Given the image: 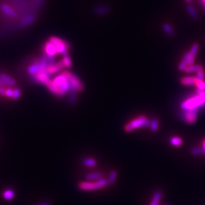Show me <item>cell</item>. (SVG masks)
Returning a JSON list of instances; mask_svg holds the SVG:
<instances>
[{
    "instance_id": "20",
    "label": "cell",
    "mask_w": 205,
    "mask_h": 205,
    "mask_svg": "<svg viewBox=\"0 0 205 205\" xmlns=\"http://www.w3.org/2000/svg\"><path fill=\"white\" fill-rule=\"evenodd\" d=\"M86 178L90 181L98 180L103 178V174L100 172H92L88 173L86 175Z\"/></svg>"
},
{
    "instance_id": "18",
    "label": "cell",
    "mask_w": 205,
    "mask_h": 205,
    "mask_svg": "<svg viewBox=\"0 0 205 205\" xmlns=\"http://www.w3.org/2000/svg\"><path fill=\"white\" fill-rule=\"evenodd\" d=\"M190 58V52L186 53L185 54L182 61L179 65V69L180 71H185L186 68L189 66V61Z\"/></svg>"
},
{
    "instance_id": "11",
    "label": "cell",
    "mask_w": 205,
    "mask_h": 205,
    "mask_svg": "<svg viewBox=\"0 0 205 205\" xmlns=\"http://www.w3.org/2000/svg\"><path fill=\"white\" fill-rule=\"evenodd\" d=\"M37 17L33 14H29L22 18L19 22V25L21 27H26L31 25L36 20Z\"/></svg>"
},
{
    "instance_id": "36",
    "label": "cell",
    "mask_w": 205,
    "mask_h": 205,
    "mask_svg": "<svg viewBox=\"0 0 205 205\" xmlns=\"http://www.w3.org/2000/svg\"><path fill=\"white\" fill-rule=\"evenodd\" d=\"M197 93L199 95H201L205 100V91H202V90L197 89Z\"/></svg>"
},
{
    "instance_id": "15",
    "label": "cell",
    "mask_w": 205,
    "mask_h": 205,
    "mask_svg": "<svg viewBox=\"0 0 205 205\" xmlns=\"http://www.w3.org/2000/svg\"><path fill=\"white\" fill-rule=\"evenodd\" d=\"M162 196H163V192L159 190L156 191L154 193L149 205H159Z\"/></svg>"
},
{
    "instance_id": "30",
    "label": "cell",
    "mask_w": 205,
    "mask_h": 205,
    "mask_svg": "<svg viewBox=\"0 0 205 205\" xmlns=\"http://www.w3.org/2000/svg\"><path fill=\"white\" fill-rule=\"evenodd\" d=\"M195 85L197 87L198 89L205 91V81L203 80H198L197 79Z\"/></svg>"
},
{
    "instance_id": "37",
    "label": "cell",
    "mask_w": 205,
    "mask_h": 205,
    "mask_svg": "<svg viewBox=\"0 0 205 205\" xmlns=\"http://www.w3.org/2000/svg\"><path fill=\"white\" fill-rule=\"evenodd\" d=\"M44 1V0H37V1L36 2L35 4L34 5V7L35 9H37L39 6H40V5H41L42 2Z\"/></svg>"
},
{
    "instance_id": "14",
    "label": "cell",
    "mask_w": 205,
    "mask_h": 205,
    "mask_svg": "<svg viewBox=\"0 0 205 205\" xmlns=\"http://www.w3.org/2000/svg\"><path fill=\"white\" fill-rule=\"evenodd\" d=\"M111 10L110 7L108 5H100L96 7L94 9V12L98 15H104L108 14Z\"/></svg>"
},
{
    "instance_id": "12",
    "label": "cell",
    "mask_w": 205,
    "mask_h": 205,
    "mask_svg": "<svg viewBox=\"0 0 205 205\" xmlns=\"http://www.w3.org/2000/svg\"><path fill=\"white\" fill-rule=\"evenodd\" d=\"M0 9H2L3 12L11 18H15L17 17V14L15 12V11L7 4H2L0 5Z\"/></svg>"
},
{
    "instance_id": "21",
    "label": "cell",
    "mask_w": 205,
    "mask_h": 205,
    "mask_svg": "<svg viewBox=\"0 0 205 205\" xmlns=\"http://www.w3.org/2000/svg\"><path fill=\"white\" fill-rule=\"evenodd\" d=\"M197 78L194 77H185L181 79V83L185 86L195 85Z\"/></svg>"
},
{
    "instance_id": "39",
    "label": "cell",
    "mask_w": 205,
    "mask_h": 205,
    "mask_svg": "<svg viewBox=\"0 0 205 205\" xmlns=\"http://www.w3.org/2000/svg\"><path fill=\"white\" fill-rule=\"evenodd\" d=\"M0 95H5V90L3 87H0Z\"/></svg>"
},
{
    "instance_id": "2",
    "label": "cell",
    "mask_w": 205,
    "mask_h": 205,
    "mask_svg": "<svg viewBox=\"0 0 205 205\" xmlns=\"http://www.w3.org/2000/svg\"><path fill=\"white\" fill-rule=\"evenodd\" d=\"M150 123L151 121L148 120L145 116H139L126 124L124 127V130L126 132H131L136 128L149 127Z\"/></svg>"
},
{
    "instance_id": "35",
    "label": "cell",
    "mask_w": 205,
    "mask_h": 205,
    "mask_svg": "<svg viewBox=\"0 0 205 205\" xmlns=\"http://www.w3.org/2000/svg\"><path fill=\"white\" fill-rule=\"evenodd\" d=\"M13 93V90H12L11 89H8L5 90V96H7L8 97H12Z\"/></svg>"
},
{
    "instance_id": "8",
    "label": "cell",
    "mask_w": 205,
    "mask_h": 205,
    "mask_svg": "<svg viewBox=\"0 0 205 205\" xmlns=\"http://www.w3.org/2000/svg\"><path fill=\"white\" fill-rule=\"evenodd\" d=\"M57 52L58 54H62L64 56L68 55V45L67 42H64L62 40V42L57 45H55Z\"/></svg>"
},
{
    "instance_id": "42",
    "label": "cell",
    "mask_w": 205,
    "mask_h": 205,
    "mask_svg": "<svg viewBox=\"0 0 205 205\" xmlns=\"http://www.w3.org/2000/svg\"><path fill=\"white\" fill-rule=\"evenodd\" d=\"M191 1H192V0H185V2L186 3H190Z\"/></svg>"
},
{
    "instance_id": "5",
    "label": "cell",
    "mask_w": 205,
    "mask_h": 205,
    "mask_svg": "<svg viewBox=\"0 0 205 205\" xmlns=\"http://www.w3.org/2000/svg\"><path fill=\"white\" fill-rule=\"evenodd\" d=\"M62 73L67 78L71 86L75 88L77 91H83L84 85L77 75H75L70 71H64Z\"/></svg>"
},
{
    "instance_id": "33",
    "label": "cell",
    "mask_w": 205,
    "mask_h": 205,
    "mask_svg": "<svg viewBox=\"0 0 205 205\" xmlns=\"http://www.w3.org/2000/svg\"><path fill=\"white\" fill-rule=\"evenodd\" d=\"M204 77V69H202L197 72L196 78L198 80H203Z\"/></svg>"
},
{
    "instance_id": "41",
    "label": "cell",
    "mask_w": 205,
    "mask_h": 205,
    "mask_svg": "<svg viewBox=\"0 0 205 205\" xmlns=\"http://www.w3.org/2000/svg\"><path fill=\"white\" fill-rule=\"evenodd\" d=\"M202 149L204 151V154L205 155V139L203 140V142H202Z\"/></svg>"
},
{
    "instance_id": "34",
    "label": "cell",
    "mask_w": 205,
    "mask_h": 205,
    "mask_svg": "<svg viewBox=\"0 0 205 205\" xmlns=\"http://www.w3.org/2000/svg\"><path fill=\"white\" fill-rule=\"evenodd\" d=\"M49 42H51L52 44H54L55 45H57L58 43H59L60 42H62V39L60 38H58L57 37H51L49 39Z\"/></svg>"
},
{
    "instance_id": "10",
    "label": "cell",
    "mask_w": 205,
    "mask_h": 205,
    "mask_svg": "<svg viewBox=\"0 0 205 205\" xmlns=\"http://www.w3.org/2000/svg\"><path fill=\"white\" fill-rule=\"evenodd\" d=\"M44 52L46 55L49 56H55L57 54L56 47L51 42H46L44 45Z\"/></svg>"
},
{
    "instance_id": "24",
    "label": "cell",
    "mask_w": 205,
    "mask_h": 205,
    "mask_svg": "<svg viewBox=\"0 0 205 205\" xmlns=\"http://www.w3.org/2000/svg\"><path fill=\"white\" fill-rule=\"evenodd\" d=\"M117 176H118V173H117V171H115V170H113V171H111V173L109 175L108 179V185H112L113 184H114L115 181L117 179Z\"/></svg>"
},
{
    "instance_id": "32",
    "label": "cell",
    "mask_w": 205,
    "mask_h": 205,
    "mask_svg": "<svg viewBox=\"0 0 205 205\" xmlns=\"http://www.w3.org/2000/svg\"><path fill=\"white\" fill-rule=\"evenodd\" d=\"M21 95V91L19 88H16L15 89L13 90V96L12 98L14 100H16V99H19Z\"/></svg>"
},
{
    "instance_id": "1",
    "label": "cell",
    "mask_w": 205,
    "mask_h": 205,
    "mask_svg": "<svg viewBox=\"0 0 205 205\" xmlns=\"http://www.w3.org/2000/svg\"><path fill=\"white\" fill-rule=\"evenodd\" d=\"M108 185V180L102 178L98 180L82 181L78 184V189L83 191H92L102 189Z\"/></svg>"
},
{
    "instance_id": "9",
    "label": "cell",
    "mask_w": 205,
    "mask_h": 205,
    "mask_svg": "<svg viewBox=\"0 0 205 205\" xmlns=\"http://www.w3.org/2000/svg\"><path fill=\"white\" fill-rule=\"evenodd\" d=\"M64 67V63H63L62 61L61 60L60 61H58V62L55 63L54 65L49 66L48 68L46 69V71H47V73L49 75L55 74L56 73H58V71H61V70H62Z\"/></svg>"
},
{
    "instance_id": "7",
    "label": "cell",
    "mask_w": 205,
    "mask_h": 205,
    "mask_svg": "<svg viewBox=\"0 0 205 205\" xmlns=\"http://www.w3.org/2000/svg\"><path fill=\"white\" fill-rule=\"evenodd\" d=\"M32 77L33 79L35 82H37V83H42L44 85H46L51 80L49 74L46 71H46H40L38 73L33 75Z\"/></svg>"
},
{
    "instance_id": "16",
    "label": "cell",
    "mask_w": 205,
    "mask_h": 205,
    "mask_svg": "<svg viewBox=\"0 0 205 205\" xmlns=\"http://www.w3.org/2000/svg\"><path fill=\"white\" fill-rule=\"evenodd\" d=\"M161 28L163 29V31L165 33L167 36L173 37L175 36V31L173 28V27L169 24L168 23H163Z\"/></svg>"
},
{
    "instance_id": "4",
    "label": "cell",
    "mask_w": 205,
    "mask_h": 205,
    "mask_svg": "<svg viewBox=\"0 0 205 205\" xmlns=\"http://www.w3.org/2000/svg\"><path fill=\"white\" fill-rule=\"evenodd\" d=\"M52 81L58 88H59L60 97L64 96L69 91L71 85H70V83L67 78L62 73L57 76V77Z\"/></svg>"
},
{
    "instance_id": "27",
    "label": "cell",
    "mask_w": 205,
    "mask_h": 205,
    "mask_svg": "<svg viewBox=\"0 0 205 205\" xmlns=\"http://www.w3.org/2000/svg\"><path fill=\"white\" fill-rule=\"evenodd\" d=\"M159 120H158L157 118H155H155H153L150 123V127L151 131H157L158 130V128H159Z\"/></svg>"
},
{
    "instance_id": "29",
    "label": "cell",
    "mask_w": 205,
    "mask_h": 205,
    "mask_svg": "<svg viewBox=\"0 0 205 205\" xmlns=\"http://www.w3.org/2000/svg\"><path fill=\"white\" fill-rule=\"evenodd\" d=\"M191 153L192 155H200L201 154L204 153V151L202 149V147H196V148H193L191 150Z\"/></svg>"
},
{
    "instance_id": "22",
    "label": "cell",
    "mask_w": 205,
    "mask_h": 205,
    "mask_svg": "<svg viewBox=\"0 0 205 205\" xmlns=\"http://www.w3.org/2000/svg\"><path fill=\"white\" fill-rule=\"evenodd\" d=\"M83 164L87 167H93L96 165V161L92 158H86L83 160Z\"/></svg>"
},
{
    "instance_id": "13",
    "label": "cell",
    "mask_w": 205,
    "mask_h": 205,
    "mask_svg": "<svg viewBox=\"0 0 205 205\" xmlns=\"http://www.w3.org/2000/svg\"><path fill=\"white\" fill-rule=\"evenodd\" d=\"M199 49V45L197 43H195L193 44L191 48L190 51V58H189V66L193 65L195 63V57L197 54V52Z\"/></svg>"
},
{
    "instance_id": "38",
    "label": "cell",
    "mask_w": 205,
    "mask_h": 205,
    "mask_svg": "<svg viewBox=\"0 0 205 205\" xmlns=\"http://www.w3.org/2000/svg\"><path fill=\"white\" fill-rule=\"evenodd\" d=\"M9 87V86L7 83H5L3 80L0 79V87L5 88V87Z\"/></svg>"
},
{
    "instance_id": "19",
    "label": "cell",
    "mask_w": 205,
    "mask_h": 205,
    "mask_svg": "<svg viewBox=\"0 0 205 205\" xmlns=\"http://www.w3.org/2000/svg\"><path fill=\"white\" fill-rule=\"evenodd\" d=\"M0 79L3 80L5 83H7L9 86H14L16 85L15 80L6 74H0Z\"/></svg>"
},
{
    "instance_id": "17",
    "label": "cell",
    "mask_w": 205,
    "mask_h": 205,
    "mask_svg": "<svg viewBox=\"0 0 205 205\" xmlns=\"http://www.w3.org/2000/svg\"><path fill=\"white\" fill-rule=\"evenodd\" d=\"M186 9L187 13H188V14L189 15V16L192 20H198L199 19V15L193 5H192L191 4L187 5Z\"/></svg>"
},
{
    "instance_id": "6",
    "label": "cell",
    "mask_w": 205,
    "mask_h": 205,
    "mask_svg": "<svg viewBox=\"0 0 205 205\" xmlns=\"http://www.w3.org/2000/svg\"><path fill=\"white\" fill-rule=\"evenodd\" d=\"M201 108H197L191 110L184 111L183 113L181 114V118L185 122L188 124H192L196 122L197 119V115L198 113L199 109Z\"/></svg>"
},
{
    "instance_id": "26",
    "label": "cell",
    "mask_w": 205,
    "mask_h": 205,
    "mask_svg": "<svg viewBox=\"0 0 205 205\" xmlns=\"http://www.w3.org/2000/svg\"><path fill=\"white\" fill-rule=\"evenodd\" d=\"M14 196H15L14 192L11 189L5 191L3 193V198L5 199V200H8V201H10L11 199H13Z\"/></svg>"
},
{
    "instance_id": "28",
    "label": "cell",
    "mask_w": 205,
    "mask_h": 205,
    "mask_svg": "<svg viewBox=\"0 0 205 205\" xmlns=\"http://www.w3.org/2000/svg\"><path fill=\"white\" fill-rule=\"evenodd\" d=\"M62 62L64 63V67H71L73 65V63H72V61H71V57H70L68 56V55H64L63 57V59H62Z\"/></svg>"
},
{
    "instance_id": "31",
    "label": "cell",
    "mask_w": 205,
    "mask_h": 205,
    "mask_svg": "<svg viewBox=\"0 0 205 205\" xmlns=\"http://www.w3.org/2000/svg\"><path fill=\"white\" fill-rule=\"evenodd\" d=\"M13 1L17 5L20 6V8L21 7L23 9H26L28 7V4L27 3H25L24 1H23V0H13Z\"/></svg>"
},
{
    "instance_id": "23",
    "label": "cell",
    "mask_w": 205,
    "mask_h": 205,
    "mask_svg": "<svg viewBox=\"0 0 205 205\" xmlns=\"http://www.w3.org/2000/svg\"><path fill=\"white\" fill-rule=\"evenodd\" d=\"M202 69H203V68H202V66L201 65H191V66L187 67L185 71L186 73H190L197 72V71H199V70H201Z\"/></svg>"
},
{
    "instance_id": "40",
    "label": "cell",
    "mask_w": 205,
    "mask_h": 205,
    "mask_svg": "<svg viewBox=\"0 0 205 205\" xmlns=\"http://www.w3.org/2000/svg\"><path fill=\"white\" fill-rule=\"evenodd\" d=\"M39 205H51V204L49 201H44V202L40 203Z\"/></svg>"
},
{
    "instance_id": "25",
    "label": "cell",
    "mask_w": 205,
    "mask_h": 205,
    "mask_svg": "<svg viewBox=\"0 0 205 205\" xmlns=\"http://www.w3.org/2000/svg\"><path fill=\"white\" fill-rule=\"evenodd\" d=\"M170 143L174 146H179L183 144V140L177 137H173L170 139Z\"/></svg>"
},
{
    "instance_id": "3",
    "label": "cell",
    "mask_w": 205,
    "mask_h": 205,
    "mask_svg": "<svg viewBox=\"0 0 205 205\" xmlns=\"http://www.w3.org/2000/svg\"><path fill=\"white\" fill-rule=\"evenodd\" d=\"M204 106H205V100L199 95L187 99L181 105V107L183 111L201 108Z\"/></svg>"
}]
</instances>
